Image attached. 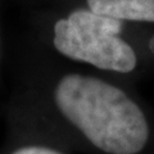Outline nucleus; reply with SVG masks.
Instances as JSON below:
<instances>
[{"label": "nucleus", "mask_w": 154, "mask_h": 154, "mask_svg": "<svg viewBox=\"0 0 154 154\" xmlns=\"http://www.w3.org/2000/svg\"><path fill=\"white\" fill-rule=\"evenodd\" d=\"M62 62L46 100L68 148L90 154L153 153L154 112L134 84Z\"/></svg>", "instance_id": "obj_1"}, {"label": "nucleus", "mask_w": 154, "mask_h": 154, "mask_svg": "<svg viewBox=\"0 0 154 154\" xmlns=\"http://www.w3.org/2000/svg\"><path fill=\"white\" fill-rule=\"evenodd\" d=\"M126 31L123 22L64 4L51 22L49 40L60 59L134 84L150 71Z\"/></svg>", "instance_id": "obj_2"}, {"label": "nucleus", "mask_w": 154, "mask_h": 154, "mask_svg": "<svg viewBox=\"0 0 154 154\" xmlns=\"http://www.w3.org/2000/svg\"><path fill=\"white\" fill-rule=\"evenodd\" d=\"M66 4L84 7L127 26H154V0H68Z\"/></svg>", "instance_id": "obj_3"}, {"label": "nucleus", "mask_w": 154, "mask_h": 154, "mask_svg": "<svg viewBox=\"0 0 154 154\" xmlns=\"http://www.w3.org/2000/svg\"><path fill=\"white\" fill-rule=\"evenodd\" d=\"M11 154H69L64 152L63 149L53 146V145H45V144H30L13 150Z\"/></svg>", "instance_id": "obj_4"}]
</instances>
